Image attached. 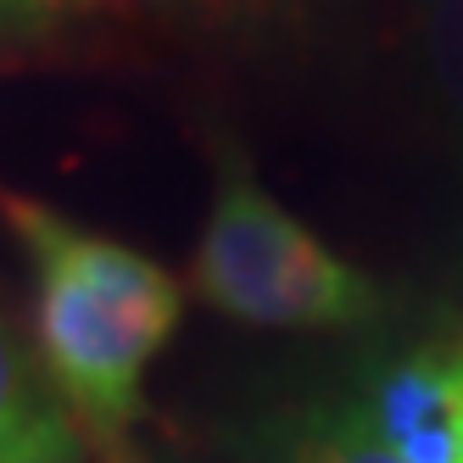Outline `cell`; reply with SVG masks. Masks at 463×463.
<instances>
[{"label":"cell","instance_id":"2","mask_svg":"<svg viewBox=\"0 0 463 463\" xmlns=\"http://www.w3.org/2000/svg\"><path fill=\"white\" fill-rule=\"evenodd\" d=\"M195 290L223 318L279 335H341L385 313L380 279L307 229L246 162L218 168L207 223L195 235Z\"/></svg>","mask_w":463,"mask_h":463},{"label":"cell","instance_id":"5","mask_svg":"<svg viewBox=\"0 0 463 463\" xmlns=\"http://www.w3.org/2000/svg\"><path fill=\"white\" fill-rule=\"evenodd\" d=\"M285 463H396L380 441H369L363 430L335 408V396H318L313 408L285 436Z\"/></svg>","mask_w":463,"mask_h":463},{"label":"cell","instance_id":"3","mask_svg":"<svg viewBox=\"0 0 463 463\" xmlns=\"http://www.w3.org/2000/svg\"><path fill=\"white\" fill-rule=\"evenodd\" d=\"M0 463H84V436L0 313Z\"/></svg>","mask_w":463,"mask_h":463},{"label":"cell","instance_id":"6","mask_svg":"<svg viewBox=\"0 0 463 463\" xmlns=\"http://www.w3.org/2000/svg\"><path fill=\"white\" fill-rule=\"evenodd\" d=\"M90 0H0V45H23L40 40L45 28L68 23L73 12H84Z\"/></svg>","mask_w":463,"mask_h":463},{"label":"cell","instance_id":"1","mask_svg":"<svg viewBox=\"0 0 463 463\" xmlns=\"http://www.w3.org/2000/svg\"><path fill=\"white\" fill-rule=\"evenodd\" d=\"M34 302V357L79 436L118 447L146 408V380L184 318V290L156 257L61 207L0 184Z\"/></svg>","mask_w":463,"mask_h":463},{"label":"cell","instance_id":"4","mask_svg":"<svg viewBox=\"0 0 463 463\" xmlns=\"http://www.w3.org/2000/svg\"><path fill=\"white\" fill-rule=\"evenodd\" d=\"M419 56H424V79L463 146V0H419Z\"/></svg>","mask_w":463,"mask_h":463}]
</instances>
